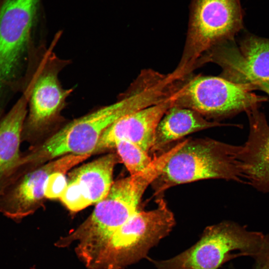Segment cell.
I'll return each instance as SVG.
<instances>
[{"instance_id":"30bf717a","label":"cell","mask_w":269,"mask_h":269,"mask_svg":"<svg viewBox=\"0 0 269 269\" xmlns=\"http://www.w3.org/2000/svg\"><path fill=\"white\" fill-rule=\"evenodd\" d=\"M39 0L0 4V87L14 75L33 24Z\"/></svg>"},{"instance_id":"9a60e30c","label":"cell","mask_w":269,"mask_h":269,"mask_svg":"<svg viewBox=\"0 0 269 269\" xmlns=\"http://www.w3.org/2000/svg\"><path fill=\"white\" fill-rule=\"evenodd\" d=\"M226 125L209 121L191 109L174 105L166 111L159 122L150 151L153 153L161 151L171 142L191 133Z\"/></svg>"},{"instance_id":"ac0fdd59","label":"cell","mask_w":269,"mask_h":269,"mask_svg":"<svg viewBox=\"0 0 269 269\" xmlns=\"http://www.w3.org/2000/svg\"><path fill=\"white\" fill-rule=\"evenodd\" d=\"M60 199L67 209L74 212L91 205L78 184L73 181L67 180V186Z\"/></svg>"},{"instance_id":"8fae6325","label":"cell","mask_w":269,"mask_h":269,"mask_svg":"<svg viewBox=\"0 0 269 269\" xmlns=\"http://www.w3.org/2000/svg\"><path fill=\"white\" fill-rule=\"evenodd\" d=\"M177 93L115 121L103 132L92 154L115 148L117 142L123 140L134 143L149 152L157 126L166 111L175 105Z\"/></svg>"},{"instance_id":"7a4b0ae2","label":"cell","mask_w":269,"mask_h":269,"mask_svg":"<svg viewBox=\"0 0 269 269\" xmlns=\"http://www.w3.org/2000/svg\"><path fill=\"white\" fill-rule=\"evenodd\" d=\"M121 100L76 119L41 144L22 153L19 169L27 171L67 154L91 155L103 132L123 116L154 105L156 97L149 88L134 87Z\"/></svg>"},{"instance_id":"8992f818","label":"cell","mask_w":269,"mask_h":269,"mask_svg":"<svg viewBox=\"0 0 269 269\" xmlns=\"http://www.w3.org/2000/svg\"><path fill=\"white\" fill-rule=\"evenodd\" d=\"M240 0H191L188 30L176 69L186 73L214 47L234 40L243 29Z\"/></svg>"},{"instance_id":"ffe728a7","label":"cell","mask_w":269,"mask_h":269,"mask_svg":"<svg viewBox=\"0 0 269 269\" xmlns=\"http://www.w3.org/2000/svg\"><path fill=\"white\" fill-rule=\"evenodd\" d=\"M254 259L255 264L253 269H269V236L264 247Z\"/></svg>"},{"instance_id":"5b68a950","label":"cell","mask_w":269,"mask_h":269,"mask_svg":"<svg viewBox=\"0 0 269 269\" xmlns=\"http://www.w3.org/2000/svg\"><path fill=\"white\" fill-rule=\"evenodd\" d=\"M268 236L225 221L206 227L195 244L176 256L151 261L156 269H217L240 256L233 252L254 258L264 248Z\"/></svg>"},{"instance_id":"d6986e66","label":"cell","mask_w":269,"mask_h":269,"mask_svg":"<svg viewBox=\"0 0 269 269\" xmlns=\"http://www.w3.org/2000/svg\"><path fill=\"white\" fill-rule=\"evenodd\" d=\"M65 174L57 172L50 175L45 186V197L49 199L60 198L67 186V179Z\"/></svg>"},{"instance_id":"9c48e42d","label":"cell","mask_w":269,"mask_h":269,"mask_svg":"<svg viewBox=\"0 0 269 269\" xmlns=\"http://www.w3.org/2000/svg\"><path fill=\"white\" fill-rule=\"evenodd\" d=\"M90 155H65L21 174L0 196V212L15 220L33 213L45 197V186L50 175L57 172L66 173Z\"/></svg>"},{"instance_id":"3957f363","label":"cell","mask_w":269,"mask_h":269,"mask_svg":"<svg viewBox=\"0 0 269 269\" xmlns=\"http://www.w3.org/2000/svg\"><path fill=\"white\" fill-rule=\"evenodd\" d=\"M241 145L209 138L186 139L152 183L158 195L181 184L207 179L245 182L239 158Z\"/></svg>"},{"instance_id":"5bb4252c","label":"cell","mask_w":269,"mask_h":269,"mask_svg":"<svg viewBox=\"0 0 269 269\" xmlns=\"http://www.w3.org/2000/svg\"><path fill=\"white\" fill-rule=\"evenodd\" d=\"M30 94L26 93L0 120V197L15 178L22 153L20 146Z\"/></svg>"},{"instance_id":"e0dca14e","label":"cell","mask_w":269,"mask_h":269,"mask_svg":"<svg viewBox=\"0 0 269 269\" xmlns=\"http://www.w3.org/2000/svg\"><path fill=\"white\" fill-rule=\"evenodd\" d=\"M115 148L131 175L143 171L149 166L153 158L149 156V152L130 141H119L116 143Z\"/></svg>"},{"instance_id":"52a82bcc","label":"cell","mask_w":269,"mask_h":269,"mask_svg":"<svg viewBox=\"0 0 269 269\" xmlns=\"http://www.w3.org/2000/svg\"><path fill=\"white\" fill-rule=\"evenodd\" d=\"M252 91L221 76H197L183 80L175 105L194 110L208 119H225L258 109L267 100Z\"/></svg>"},{"instance_id":"6da1fadb","label":"cell","mask_w":269,"mask_h":269,"mask_svg":"<svg viewBox=\"0 0 269 269\" xmlns=\"http://www.w3.org/2000/svg\"><path fill=\"white\" fill-rule=\"evenodd\" d=\"M170 156L169 152L155 156L141 172L114 182L90 216L55 245L63 248L76 243L78 257L85 266H90L113 233L138 211L144 191L161 173Z\"/></svg>"},{"instance_id":"7c38bea8","label":"cell","mask_w":269,"mask_h":269,"mask_svg":"<svg viewBox=\"0 0 269 269\" xmlns=\"http://www.w3.org/2000/svg\"><path fill=\"white\" fill-rule=\"evenodd\" d=\"M49 61L34 82L29 96V113L24 125L22 140L32 136L57 117L71 90L63 89L58 78V69Z\"/></svg>"},{"instance_id":"2e32d148","label":"cell","mask_w":269,"mask_h":269,"mask_svg":"<svg viewBox=\"0 0 269 269\" xmlns=\"http://www.w3.org/2000/svg\"><path fill=\"white\" fill-rule=\"evenodd\" d=\"M120 159L118 154L105 155L73 170L67 180L78 184L91 205L97 204L108 193L114 182V167Z\"/></svg>"},{"instance_id":"4fadbf2b","label":"cell","mask_w":269,"mask_h":269,"mask_svg":"<svg viewBox=\"0 0 269 269\" xmlns=\"http://www.w3.org/2000/svg\"><path fill=\"white\" fill-rule=\"evenodd\" d=\"M246 113L249 133L239 155L243 177L258 191L269 193V125L258 109Z\"/></svg>"},{"instance_id":"277c9868","label":"cell","mask_w":269,"mask_h":269,"mask_svg":"<svg viewBox=\"0 0 269 269\" xmlns=\"http://www.w3.org/2000/svg\"><path fill=\"white\" fill-rule=\"evenodd\" d=\"M147 211H137L108 238L90 269H124L146 257L175 223L163 199Z\"/></svg>"},{"instance_id":"ba28073f","label":"cell","mask_w":269,"mask_h":269,"mask_svg":"<svg viewBox=\"0 0 269 269\" xmlns=\"http://www.w3.org/2000/svg\"><path fill=\"white\" fill-rule=\"evenodd\" d=\"M213 62L221 67V77L247 86L252 91L258 84L269 83V38L247 34L218 45L199 60L200 65Z\"/></svg>"},{"instance_id":"44dd1931","label":"cell","mask_w":269,"mask_h":269,"mask_svg":"<svg viewBox=\"0 0 269 269\" xmlns=\"http://www.w3.org/2000/svg\"><path fill=\"white\" fill-rule=\"evenodd\" d=\"M256 90H262L269 95V83H263L257 85Z\"/></svg>"}]
</instances>
